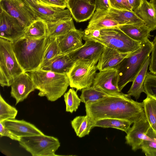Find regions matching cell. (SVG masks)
Segmentation results:
<instances>
[{"label": "cell", "mask_w": 156, "mask_h": 156, "mask_svg": "<svg viewBox=\"0 0 156 156\" xmlns=\"http://www.w3.org/2000/svg\"><path fill=\"white\" fill-rule=\"evenodd\" d=\"M85 105L86 114L94 121L116 118L126 120L132 123L145 115L143 102L134 101L131 96L123 93Z\"/></svg>", "instance_id": "6da1fadb"}, {"label": "cell", "mask_w": 156, "mask_h": 156, "mask_svg": "<svg viewBox=\"0 0 156 156\" xmlns=\"http://www.w3.org/2000/svg\"><path fill=\"white\" fill-rule=\"evenodd\" d=\"M48 38V36L39 39L23 37L12 42L16 58L24 72L40 69Z\"/></svg>", "instance_id": "7a4b0ae2"}, {"label": "cell", "mask_w": 156, "mask_h": 156, "mask_svg": "<svg viewBox=\"0 0 156 156\" xmlns=\"http://www.w3.org/2000/svg\"><path fill=\"white\" fill-rule=\"evenodd\" d=\"M39 90L38 95L45 97L48 100L54 101L61 98L70 85L67 74L39 69L29 72Z\"/></svg>", "instance_id": "3957f363"}, {"label": "cell", "mask_w": 156, "mask_h": 156, "mask_svg": "<svg viewBox=\"0 0 156 156\" xmlns=\"http://www.w3.org/2000/svg\"><path fill=\"white\" fill-rule=\"evenodd\" d=\"M152 48V42L147 39L141 43L139 49L130 53L117 66L119 76L118 87L121 91L128 83L133 81L149 56Z\"/></svg>", "instance_id": "277c9868"}, {"label": "cell", "mask_w": 156, "mask_h": 156, "mask_svg": "<svg viewBox=\"0 0 156 156\" xmlns=\"http://www.w3.org/2000/svg\"><path fill=\"white\" fill-rule=\"evenodd\" d=\"M24 72L15 56L12 42L0 37V84L11 86L15 79Z\"/></svg>", "instance_id": "5b68a950"}, {"label": "cell", "mask_w": 156, "mask_h": 156, "mask_svg": "<svg viewBox=\"0 0 156 156\" xmlns=\"http://www.w3.org/2000/svg\"><path fill=\"white\" fill-rule=\"evenodd\" d=\"M100 38L90 41L99 43L124 53L133 52L141 46V43L131 39L118 27L102 29L100 30Z\"/></svg>", "instance_id": "8992f818"}, {"label": "cell", "mask_w": 156, "mask_h": 156, "mask_svg": "<svg viewBox=\"0 0 156 156\" xmlns=\"http://www.w3.org/2000/svg\"><path fill=\"white\" fill-rule=\"evenodd\" d=\"M98 61L96 59L76 61L67 74L70 87L79 90L92 86L98 70Z\"/></svg>", "instance_id": "52a82bcc"}, {"label": "cell", "mask_w": 156, "mask_h": 156, "mask_svg": "<svg viewBox=\"0 0 156 156\" xmlns=\"http://www.w3.org/2000/svg\"><path fill=\"white\" fill-rule=\"evenodd\" d=\"M19 142L33 156H57L55 152L60 146L57 138L44 134L22 137Z\"/></svg>", "instance_id": "ba28073f"}, {"label": "cell", "mask_w": 156, "mask_h": 156, "mask_svg": "<svg viewBox=\"0 0 156 156\" xmlns=\"http://www.w3.org/2000/svg\"><path fill=\"white\" fill-rule=\"evenodd\" d=\"M0 9L16 19L24 29L37 18L23 0H0Z\"/></svg>", "instance_id": "9c48e42d"}, {"label": "cell", "mask_w": 156, "mask_h": 156, "mask_svg": "<svg viewBox=\"0 0 156 156\" xmlns=\"http://www.w3.org/2000/svg\"><path fill=\"white\" fill-rule=\"evenodd\" d=\"M119 77L116 69L99 71L96 74L92 86L109 95L121 94L118 87Z\"/></svg>", "instance_id": "30bf717a"}, {"label": "cell", "mask_w": 156, "mask_h": 156, "mask_svg": "<svg viewBox=\"0 0 156 156\" xmlns=\"http://www.w3.org/2000/svg\"><path fill=\"white\" fill-rule=\"evenodd\" d=\"M37 18L46 23H53L64 19L72 17L68 9L41 5L30 0H23Z\"/></svg>", "instance_id": "8fae6325"}, {"label": "cell", "mask_w": 156, "mask_h": 156, "mask_svg": "<svg viewBox=\"0 0 156 156\" xmlns=\"http://www.w3.org/2000/svg\"><path fill=\"white\" fill-rule=\"evenodd\" d=\"M24 31L16 19L0 9V37L12 42L23 37Z\"/></svg>", "instance_id": "7c38bea8"}, {"label": "cell", "mask_w": 156, "mask_h": 156, "mask_svg": "<svg viewBox=\"0 0 156 156\" xmlns=\"http://www.w3.org/2000/svg\"><path fill=\"white\" fill-rule=\"evenodd\" d=\"M11 86V95L15 99L16 105L23 101L31 92L36 89L29 73L25 72L15 79Z\"/></svg>", "instance_id": "4fadbf2b"}, {"label": "cell", "mask_w": 156, "mask_h": 156, "mask_svg": "<svg viewBox=\"0 0 156 156\" xmlns=\"http://www.w3.org/2000/svg\"><path fill=\"white\" fill-rule=\"evenodd\" d=\"M150 127L145 115L139 121L134 122L126 133V143L131 146L132 149L134 151L140 149L141 144Z\"/></svg>", "instance_id": "5bb4252c"}, {"label": "cell", "mask_w": 156, "mask_h": 156, "mask_svg": "<svg viewBox=\"0 0 156 156\" xmlns=\"http://www.w3.org/2000/svg\"><path fill=\"white\" fill-rule=\"evenodd\" d=\"M66 7L73 18L78 22L90 19L96 10L95 3L91 0H67Z\"/></svg>", "instance_id": "9a60e30c"}, {"label": "cell", "mask_w": 156, "mask_h": 156, "mask_svg": "<svg viewBox=\"0 0 156 156\" xmlns=\"http://www.w3.org/2000/svg\"><path fill=\"white\" fill-rule=\"evenodd\" d=\"M104 47V45L98 42L85 41L82 47L69 52V54L75 62L78 60H99Z\"/></svg>", "instance_id": "2e32d148"}, {"label": "cell", "mask_w": 156, "mask_h": 156, "mask_svg": "<svg viewBox=\"0 0 156 156\" xmlns=\"http://www.w3.org/2000/svg\"><path fill=\"white\" fill-rule=\"evenodd\" d=\"M3 123L6 128L20 137L44 134L34 125L23 120L8 119Z\"/></svg>", "instance_id": "e0dca14e"}, {"label": "cell", "mask_w": 156, "mask_h": 156, "mask_svg": "<svg viewBox=\"0 0 156 156\" xmlns=\"http://www.w3.org/2000/svg\"><path fill=\"white\" fill-rule=\"evenodd\" d=\"M83 31L76 29L56 37L60 54L71 52L82 47Z\"/></svg>", "instance_id": "ac0fdd59"}, {"label": "cell", "mask_w": 156, "mask_h": 156, "mask_svg": "<svg viewBox=\"0 0 156 156\" xmlns=\"http://www.w3.org/2000/svg\"><path fill=\"white\" fill-rule=\"evenodd\" d=\"M124 53L105 46L97 64L99 71L116 69L121 62L130 53Z\"/></svg>", "instance_id": "d6986e66"}, {"label": "cell", "mask_w": 156, "mask_h": 156, "mask_svg": "<svg viewBox=\"0 0 156 156\" xmlns=\"http://www.w3.org/2000/svg\"><path fill=\"white\" fill-rule=\"evenodd\" d=\"M108 11L96 9L85 29L90 31L101 30L119 26L117 22L109 15Z\"/></svg>", "instance_id": "ffe728a7"}, {"label": "cell", "mask_w": 156, "mask_h": 156, "mask_svg": "<svg viewBox=\"0 0 156 156\" xmlns=\"http://www.w3.org/2000/svg\"><path fill=\"white\" fill-rule=\"evenodd\" d=\"M75 62L69 55V52L60 54L40 69L51 71L59 73L67 74Z\"/></svg>", "instance_id": "44dd1931"}, {"label": "cell", "mask_w": 156, "mask_h": 156, "mask_svg": "<svg viewBox=\"0 0 156 156\" xmlns=\"http://www.w3.org/2000/svg\"><path fill=\"white\" fill-rule=\"evenodd\" d=\"M132 39L141 43L150 37L151 30L144 23L125 24L118 27Z\"/></svg>", "instance_id": "7402d4cb"}, {"label": "cell", "mask_w": 156, "mask_h": 156, "mask_svg": "<svg viewBox=\"0 0 156 156\" xmlns=\"http://www.w3.org/2000/svg\"><path fill=\"white\" fill-rule=\"evenodd\" d=\"M134 12L151 31L156 29V9L151 3L142 0L141 5Z\"/></svg>", "instance_id": "603a6c76"}, {"label": "cell", "mask_w": 156, "mask_h": 156, "mask_svg": "<svg viewBox=\"0 0 156 156\" xmlns=\"http://www.w3.org/2000/svg\"><path fill=\"white\" fill-rule=\"evenodd\" d=\"M48 36L56 37L66 34L76 29L73 17L64 19L53 23H46Z\"/></svg>", "instance_id": "cb8c5ba5"}, {"label": "cell", "mask_w": 156, "mask_h": 156, "mask_svg": "<svg viewBox=\"0 0 156 156\" xmlns=\"http://www.w3.org/2000/svg\"><path fill=\"white\" fill-rule=\"evenodd\" d=\"M108 12L119 26L144 23L133 11L118 9L110 7Z\"/></svg>", "instance_id": "d4e9b609"}, {"label": "cell", "mask_w": 156, "mask_h": 156, "mask_svg": "<svg viewBox=\"0 0 156 156\" xmlns=\"http://www.w3.org/2000/svg\"><path fill=\"white\" fill-rule=\"evenodd\" d=\"M150 61V56L146 60L142 68L133 81L132 85L127 94L130 96L138 99L142 92H144V83L146 77Z\"/></svg>", "instance_id": "484cf974"}, {"label": "cell", "mask_w": 156, "mask_h": 156, "mask_svg": "<svg viewBox=\"0 0 156 156\" xmlns=\"http://www.w3.org/2000/svg\"><path fill=\"white\" fill-rule=\"evenodd\" d=\"M95 121L86 114L84 116H78L71 121V125L76 135L82 138L88 135L93 128Z\"/></svg>", "instance_id": "4316f807"}, {"label": "cell", "mask_w": 156, "mask_h": 156, "mask_svg": "<svg viewBox=\"0 0 156 156\" xmlns=\"http://www.w3.org/2000/svg\"><path fill=\"white\" fill-rule=\"evenodd\" d=\"M46 36H48L47 23L44 20L38 18L25 29L23 37L39 39Z\"/></svg>", "instance_id": "83f0119b"}, {"label": "cell", "mask_w": 156, "mask_h": 156, "mask_svg": "<svg viewBox=\"0 0 156 156\" xmlns=\"http://www.w3.org/2000/svg\"><path fill=\"white\" fill-rule=\"evenodd\" d=\"M131 123L129 121L116 118H105L95 121L94 127L112 128L121 130L126 133L130 128Z\"/></svg>", "instance_id": "f1b7e54d"}, {"label": "cell", "mask_w": 156, "mask_h": 156, "mask_svg": "<svg viewBox=\"0 0 156 156\" xmlns=\"http://www.w3.org/2000/svg\"><path fill=\"white\" fill-rule=\"evenodd\" d=\"M81 90L80 98L81 101L85 104L96 102L111 95L96 89L92 86Z\"/></svg>", "instance_id": "f546056e"}, {"label": "cell", "mask_w": 156, "mask_h": 156, "mask_svg": "<svg viewBox=\"0 0 156 156\" xmlns=\"http://www.w3.org/2000/svg\"><path fill=\"white\" fill-rule=\"evenodd\" d=\"M142 102L146 117L150 127L156 133V100L147 96Z\"/></svg>", "instance_id": "4dcf8cb0"}, {"label": "cell", "mask_w": 156, "mask_h": 156, "mask_svg": "<svg viewBox=\"0 0 156 156\" xmlns=\"http://www.w3.org/2000/svg\"><path fill=\"white\" fill-rule=\"evenodd\" d=\"M140 149L147 156H156V133L151 127L141 144Z\"/></svg>", "instance_id": "1f68e13d"}, {"label": "cell", "mask_w": 156, "mask_h": 156, "mask_svg": "<svg viewBox=\"0 0 156 156\" xmlns=\"http://www.w3.org/2000/svg\"><path fill=\"white\" fill-rule=\"evenodd\" d=\"M60 54L56 37H48L41 68Z\"/></svg>", "instance_id": "d6a6232c"}, {"label": "cell", "mask_w": 156, "mask_h": 156, "mask_svg": "<svg viewBox=\"0 0 156 156\" xmlns=\"http://www.w3.org/2000/svg\"><path fill=\"white\" fill-rule=\"evenodd\" d=\"M64 98L66 111L71 113L76 112L81 102L77 94V91H75L73 88L70 89L64 94Z\"/></svg>", "instance_id": "836d02e7"}, {"label": "cell", "mask_w": 156, "mask_h": 156, "mask_svg": "<svg viewBox=\"0 0 156 156\" xmlns=\"http://www.w3.org/2000/svg\"><path fill=\"white\" fill-rule=\"evenodd\" d=\"M17 113L16 108L6 102L0 94V122L15 119Z\"/></svg>", "instance_id": "e575fe53"}, {"label": "cell", "mask_w": 156, "mask_h": 156, "mask_svg": "<svg viewBox=\"0 0 156 156\" xmlns=\"http://www.w3.org/2000/svg\"><path fill=\"white\" fill-rule=\"evenodd\" d=\"M144 88L147 96L156 100V74L147 72L144 81Z\"/></svg>", "instance_id": "d590c367"}, {"label": "cell", "mask_w": 156, "mask_h": 156, "mask_svg": "<svg viewBox=\"0 0 156 156\" xmlns=\"http://www.w3.org/2000/svg\"><path fill=\"white\" fill-rule=\"evenodd\" d=\"M110 7L120 9L131 11L128 0H109Z\"/></svg>", "instance_id": "8d00e7d4"}, {"label": "cell", "mask_w": 156, "mask_h": 156, "mask_svg": "<svg viewBox=\"0 0 156 156\" xmlns=\"http://www.w3.org/2000/svg\"><path fill=\"white\" fill-rule=\"evenodd\" d=\"M152 43V48L150 57L149 70L151 73L156 74V36Z\"/></svg>", "instance_id": "74e56055"}, {"label": "cell", "mask_w": 156, "mask_h": 156, "mask_svg": "<svg viewBox=\"0 0 156 156\" xmlns=\"http://www.w3.org/2000/svg\"><path fill=\"white\" fill-rule=\"evenodd\" d=\"M39 4L65 9L66 7L67 0H38Z\"/></svg>", "instance_id": "f35d334b"}, {"label": "cell", "mask_w": 156, "mask_h": 156, "mask_svg": "<svg viewBox=\"0 0 156 156\" xmlns=\"http://www.w3.org/2000/svg\"><path fill=\"white\" fill-rule=\"evenodd\" d=\"M0 135L1 137L6 136L12 140L18 141L20 140L21 138L15 135L9 129L6 128L2 122H0Z\"/></svg>", "instance_id": "ab89813d"}, {"label": "cell", "mask_w": 156, "mask_h": 156, "mask_svg": "<svg viewBox=\"0 0 156 156\" xmlns=\"http://www.w3.org/2000/svg\"><path fill=\"white\" fill-rule=\"evenodd\" d=\"M96 9H101L108 10L110 7L109 0H94Z\"/></svg>", "instance_id": "60d3db41"}, {"label": "cell", "mask_w": 156, "mask_h": 156, "mask_svg": "<svg viewBox=\"0 0 156 156\" xmlns=\"http://www.w3.org/2000/svg\"><path fill=\"white\" fill-rule=\"evenodd\" d=\"M128 2L132 10L134 11L141 5L142 0H128Z\"/></svg>", "instance_id": "b9f144b4"}, {"label": "cell", "mask_w": 156, "mask_h": 156, "mask_svg": "<svg viewBox=\"0 0 156 156\" xmlns=\"http://www.w3.org/2000/svg\"><path fill=\"white\" fill-rule=\"evenodd\" d=\"M150 2L152 4L156 9V0H150Z\"/></svg>", "instance_id": "7bdbcfd3"}, {"label": "cell", "mask_w": 156, "mask_h": 156, "mask_svg": "<svg viewBox=\"0 0 156 156\" xmlns=\"http://www.w3.org/2000/svg\"><path fill=\"white\" fill-rule=\"evenodd\" d=\"M33 2L39 4V2L38 0H30Z\"/></svg>", "instance_id": "ee69618b"}]
</instances>
